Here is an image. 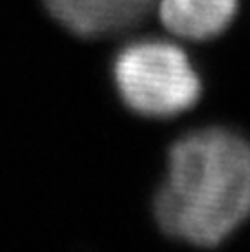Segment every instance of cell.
I'll list each match as a JSON object with an SVG mask.
<instances>
[{
	"instance_id": "obj_1",
	"label": "cell",
	"mask_w": 250,
	"mask_h": 252,
	"mask_svg": "<svg viewBox=\"0 0 250 252\" xmlns=\"http://www.w3.org/2000/svg\"><path fill=\"white\" fill-rule=\"evenodd\" d=\"M250 217V142L221 126L182 135L153 197L157 228L177 244L217 248Z\"/></svg>"
},
{
	"instance_id": "obj_3",
	"label": "cell",
	"mask_w": 250,
	"mask_h": 252,
	"mask_svg": "<svg viewBox=\"0 0 250 252\" xmlns=\"http://www.w3.org/2000/svg\"><path fill=\"white\" fill-rule=\"evenodd\" d=\"M159 18L173 35L190 42L219 38L233 25L239 0H157Z\"/></svg>"
},
{
	"instance_id": "obj_5",
	"label": "cell",
	"mask_w": 250,
	"mask_h": 252,
	"mask_svg": "<svg viewBox=\"0 0 250 252\" xmlns=\"http://www.w3.org/2000/svg\"><path fill=\"white\" fill-rule=\"evenodd\" d=\"M113 13L115 33L135 29L149 18V13L157 7V0H109Z\"/></svg>"
},
{
	"instance_id": "obj_2",
	"label": "cell",
	"mask_w": 250,
	"mask_h": 252,
	"mask_svg": "<svg viewBox=\"0 0 250 252\" xmlns=\"http://www.w3.org/2000/svg\"><path fill=\"white\" fill-rule=\"evenodd\" d=\"M111 82L120 102L146 120L177 118L204 93L202 75L188 53L157 38L124 44L111 62Z\"/></svg>"
},
{
	"instance_id": "obj_4",
	"label": "cell",
	"mask_w": 250,
	"mask_h": 252,
	"mask_svg": "<svg viewBox=\"0 0 250 252\" xmlns=\"http://www.w3.org/2000/svg\"><path fill=\"white\" fill-rule=\"evenodd\" d=\"M47 13L71 35L95 40L115 33L109 0H40Z\"/></svg>"
}]
</instances>
